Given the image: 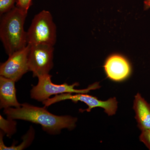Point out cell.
Returning <instances> with one entry per match:
<instances>
[{"mask_svg": "<svg viewBox=\"0 0 150 150\" xmlns=\"http://www.w3.org/2000/svg\"><path fill=\"white\" fill-rule=\"evenodd\" d=\"M27 39L30 45H55L56 26L50 12L43 10L35 16L27 32Z\"/></svg>", "mask_w": 150, "mask_h": 150, "instance_id": "4", "label": "cell"}, {"mask_svg": "<svg viewBox=\"0 0 150 150\" xmlns=\"http://www.w3.org/2000/svg\"><path fill=\"white\" fill-rule=\"evenodd\" d=\"M103 67L107 77L116 82L126 80L132 73L131 63L126 57L121 54H113L108 56Z\"/></svg>", "mask_w": 150, "mask_h": 150, "instance_id": "8", "label": "cell"}, {"mask_svg": "<svg viewBox=\"0 0 150 150\" xmlns=\"http://www.w3.org/2000/svg\"><path fill=\"white\" fill-rule=\"evenodd\" d=\"M52 76L49 74L38 77V83L33 86L30 91V96L32 99L39 102H43L49 99L52 95L64 93H87L90 91L100 87L98 82H96L83 89H76L75 87L79 85L78 83L69 85L67 83L56 84L51 81Z\"/></svg>", "mask_w": 150, "mask_h": 150, "instance_id": "3", "label": "cell"}, {"mask_svg": "<svg viewBox=\"0 0 150 150\" xmlns=\"http://www.w3.org/2000/svg\"><path fill=\"white\" fill-rule=\"evenodd\" d=\"M27 13L17 6L2 15L0 23V38L9 56L28 45L24 24Z\"/></svg>", "mask_w": 150, "mask_h": 150, "instance_id": "2", "label": "cell"}, {"mask_svg": "<svg viewBox=\"0 0 150 150\" xmlns=\"http://www.w3.org/2000/svg\"><path fill=\"white\" fill-rule=\"evenodd\" d=\"M4 112L10 119L24 120L39 124L43 130L51 135L60 134L62 129L73 130L77 121V118L70 115H54L48 111L45 107H37L27 103L21 104L19 108H6Z\"/></svg>", "mask_w": 150, "mask_h": 150, "instance_id": "1", "label": "cell"}, {"mask_svg": "<svg viewBox=\"0 0 150 150\" xmlns=\"http://www.w3.org/2000/svg\"><path fill=\"white\" fill-rule=\"evenodd\" d=\"M133 108L139 129L142 131L150 130V104L139 93L135 96Z\"/></svg>", "mask_w": 150, "mask_h": 150, "instance_id": "10", "label": "cell"}, {"mask_svg": "<svg viewBox=\"0 0 150 150\" xmlns=\"http://www.w3.org/2000/svg\"><path fill=\"white\" fill-rule=\"evenodd\" d=\"M32 0H17L16 6L28 13V11L32 4Z\"/></svg>", "mask_w": 150, "mask_h": 150, "instance_id": "15", "label": "cell"}, {"mask_svg": "<svg viewBox=\"0 0 150 150\" xmlns=\"http://www.w3.org/2000/svg\"><path fill=\"white\" fill-rule=\"evenodd\" d=\"M16 125L15 120L8 118L6 119L0 115V128L7 137H12L16 132Z\"/></svg>", "mask_w": 150, "mask_h": 150, "instance_id": "12", "label": "cell"}, {"mask_svg": "<svg viewBox=\"0 0 150 150\" xmlns=\"http://www.w3.org/2000/svg\"><path fill=\"white\" fill-rule=\"evenodd\" d=\"M54 46L47 44L30 45L28 56L29 70L33 77L49 74L54 66Z\"/></svg>", "mask_w": 150, "mask_h": 150, "instance_id": "6", "label": "cell"}, {"mask_svg": "<svg viewBox=\"0 0 150 150\" xmlns=\"http://www.w3.org/2000/svg\"><path fill=\"white\" fill-rule=\"evenodd\" d=\"M17 0H0V14L1 15L8 12L15 7Z\"/></svg>", "mask_w": 150, "mask_h": 150, "instance_id": "13", "label": "cell"}, {"mask_svg": "<svg viewBox=\"0 0 150 150\" xmlns=\"http://www.w3.org/2000/svg\"><path fill=\"white\" fill-rule=\"evenodd\" d=\"M4 133L2 131H1L0 134V150H23L25 148L28 147L32 143L34 136H35V131L33 128L31 126L30 128L29 131H28L27 133L23 137L22 143H21L18 146L12 145L11 146L8 147L5 146L3 141V137H4Z\"/></svg>", "mask_w": 150, "mask_h": 150, "instance_id": "11", "label": "cell"}, {"mask_svg": "<svg viewBox=\"0 0 150 150\" xmlns=\"http://www.w3.org/2000/svg\"><path fill=\"white\" fill-rule=\"evenodd\" d=\"M69 100L72 102L76 103L79 101L85 103L88 107L86 109H79L81 112L87 111L90 112L92 109L97 107L101 108L104 110L105 112L108 115H115L118 108V101L115 98H112L105 101L100 100L96 97L87 94L86 93H64L56 95L54 97L47 99L42 102L44 107H47L51 105Z\"/></svg>", "mask_w": 150, "mask_h": 150, "instance_id": "5", "label": "cell"}, {"mask_svg": "<svg viewBox=\"0 0 150 150\" xmlns=\"http://www.w3.org/2000/svg\"><path fill=\"white\" fill-rule=\"evenodd\" d=\"M139 139L150 150V130L142 131L139 137Z\"/></svg>", "mask_w": 150, "mask_h": 150, "instance_id": "14", "label": "cell"}, {"mask_svg": "<svg viewBox=\"0 0 150 150\" xmlns=\"http://www.w3.org/2000/svg\"><path fill=\"white\" fill-rule=\"evenodd\" d=\"M30 45L28 44L9 55L8 60L1 64L0 75L18 81L23 76L29 71L28 56Z\"/></svg>", "mask_w": 150, "mask_h": 150, "instance_id": "7", "label": "cell"}, {"mask_svg": "<svg viewBox=\"0 0 150 150\" xmlns=\"http://www.w3.org/2000/svg\"><path fill=\"white\" fill-rule=\"evenodd\" d=\"M15 82L13 80L1 76H0V108H19L20 104L16 97Z\"/></svg>", "mask_w": 150, "mask_h": 150, "instance_id": "9", "label": "cell"}, {"mask_svg": "<svg viewBox=\"0 0 150 150\" xmlns=\"http://www.w3.org/2000/svg\"><path fill=\"white\" fill-rule=\"evenodd\" d=\"M144 8L145 10L150 8V0H144Z\"/></svg>", "mask_w": 150, "mask_h": 150, "instance_id": "16", "label": "cell"}]
</instances>
